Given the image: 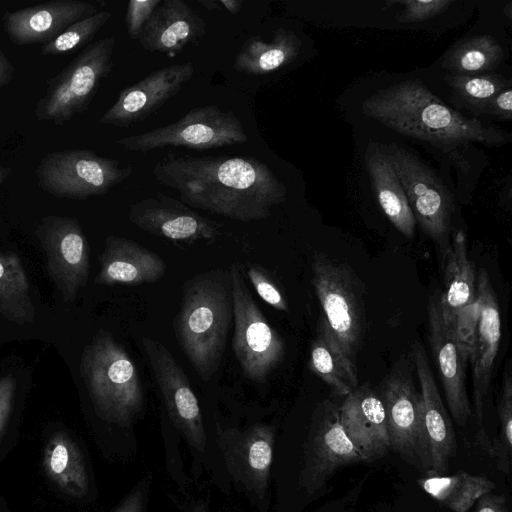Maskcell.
Instances as JSON below:
<instances>
[{
	"label": "cell",
	"mask_w": 512,
	"mask_h": 512,
	"mask_svg": "<svg viewBox=\"0 0 512 512\" xmlns=\"http://www.w3.org/2000/svg\"><path fill=\"white\" fill-rule=\"evenodd\" d=\"M246 273L263 301L280 311H288L287 300L268 271L256 263H247Z\"/></svg>",
	"instance_id": "cell-36"
},
{
	"label": "cell",
	"mask_w": 512,
	"mask_h": 512,
	"mask_svg": "<svg viewBox=\"0 0 512 512\" xmlns=\"http://www.w3.org/2000/svg\"><path fill=\"white\" fill-rule=\"evenodd\" d=\"M412 372V360L401 358L385 378L380 397L386 413L390 449L408 464L426 472L420 393Z\"/></svg>",
	"instance_id": "cell-15"
},
{
	"label": "cell",
	"mask_w": 512,
	"mask_h": 512,
	"mask_svg": "<svg viewBox=\"0 0 512 512\" xmlns=\"http://www.w3.org/2000/svg\"><path fill=\"white\" fill-rule=\"evenodd\" d=\"M168 416L185 439L193 457V473L207 464L209 439L202 411L190 381L168 349L149 336L141 339Z\"/></svg>",
	"instance_id": "cell-10"
},
{
	"label": "cell",
	"mask_w": 512,
	"mask_h": 512,
	"mask_svg": "<svg viewBox=\"0 0 512 512\" xmlns=\"http://www.w3.org/2000/svg\"><path fill=\"white\" fill-rule=\"evenodd\" d=\"M15 390L16 382L11 375L0 378V435L11 413Z\"/></svg>",
	"instance_id": "cell-41"
},
{
	"label": "cell",
	"mask_w": 512,
	"mask_h": 512,
	"mask_svg": "<svg viewBox=\"0 0 512 512\" xmlns=\"http://www.w3.org/2000/svg\"><path fill=\"white\" fill-rule=\"evenodd\" d=\"M241 269L239 264L228 269L233 297L232 349L243 374L264 383L283 360L285 344L254 301Z\"/></svg>",
	"instance_id": "cell-9"
},
{
	"label": "cell",
	"mask_w": 512,
	"mask_h": 512,
	"mask_svg": "<svg viewBox=\"0 0 512 512\" xmlns=\"http://www.w3.org/2000/svg\"><path fill=\"white\" fill-rule=\"evenodd\" d=\"M204 20L183 0H164L144 26L138 41L150 52L170 57L205 34Z\"/></svg>",
	"instance_id": "cell-24"
},
{
	"label": "cell",
	"mask_w": 512,
	"mask_h": 512,
	"mask_svg": "<svg viewBox=\"0 0 512 512\" xmlns=\"http://www.w3.org/2000/svg\"><path fill=\"white\" fill-rule=\"evenodd\" d=\"M478 319L470 362L473 372L474 414L478 424L477 440L490 454L491 440L483 427L485 404L501 339V318L497 296L486 270L477 279Z\"/></svg>",
	"instance_id": "cell-16"
},
{
	"label": "cell",
	"mask_w": 512,
	"mask_h": 512,
	"mask_svg": "<svg viewBox=\"0 0 512 512\" xmlns=\"http://www.w3.org/2000/svg\"><path fill=\"white\" fill-rule=\"evenodd\" d=\"M300 50V38L293 31L278 28L270 41L259 36L249 38L237 53L234 67L248 75L269 74L294 61Z\"/></svg>",
	"instance_id": "cell-28"
},
{
	"label": "cell",
	"mask_w": 512,
	"mask_h": 512,
	"mask_svg": "<svg viewBox=\"0 0 512 512\" xmlns=\"http://www.w3.org/2000/svg\"><path fill=\"white\" fill-rule=\"evenodd\" d=\"M219 3L222 8H225L231 14L239 13L242 6L241 0H220Z\"/></svg>",
	"instance_id": "cell-45"
},
{
	"label": "cell",
	"mask_w": 512,
	"mask_h": 512,
	"mask_svg": "<svg viewBox=\"0 0 512 512\" xmlns=\"http://www.w3.org/2000/svg\"><path fill=\"white\" fill-rule=\"evenodd\" d=\"M111 17L108 11H98L74 22L55 39L42 45L41 55L60 56L87 45Z\"/></svg>",
	"instance_id": "cell-33"
},
{
	"label": "cell",
	"mask_w": 512,
	"mask_h": 512,
	"mask_svg": "<svg viewBox=\"0 0 512 512\" xmlns=\"http://www.w3.org/2000/svg\"><path fill=\"white\" fill-rule=\"evenodd\" d=\"M80 372L98 416L130 428L144 407L139 371L111 333L98 331L84 347Z\"/></svg>",
	"instance_id": "cell-4"
},
{
	"label": "cell",
	"mask_w": 512,
	"mask_h": 512,
	"mask_svg": "<svg viewBox=\"0 0 512 512\" xmlns=\"http://www.w3.org/2000/svg\"><path fill=\"white\" fill-rule=\"evenodd\" d=\"M35 234L46 256L48 274L65 302H73L89 277L90 248L77 219L47 215Z\"/></svg>",
	"instance_id": "cell-14"
},
{
	"label": "cell",
	"mask_w": 512,
	"mask_h": 512,
	"mask_svg": "<svg viewBox=\"0 0 512 512\" xmlns=\"http://www.w3.org/2000/svg\"><path fill=\"white\" fill-rule=\"evenodd\" d=\"M339 418L347 437L367 461L379 459L390 450L384 405L369 383L357 386L344 398Z\"/></svg>",
	"instance_id": "cell-22"
},
{
	"label": "cell",
	"mask_w": 512,
	"mask_h": 512,
	"mask_svg": "<svg viewBox=\"0 0 512 512\" xmlns=\"http://www.w3.org/2000/svg\"><path fill=\"white\" fill-rule=\"evenodd\" d=\"M367 462L347 437L339 418V406L331 400L317 405L302 445L297 475L299 489L307 496L318 492L334 474L348 464Z\"/></svg>",
	"instance_id": "cell-13"
},
{
	"label": "cell",
	"mask_w": 512,
	"mask_h": 512,
	"mask_svg": "<svg viewBox=\"0 0 512 512\" xmlns=\"http://www.w3.org/2000/svg\"><path fill=\"white\" fill-rule=\"evenodd\" d=\"M447 83L472 111L476 112L501 90L509 87V82L497 74L453 75L445 77Z\"/></svg>",
	"instance_id": "cell-34"
},
{
	"label": "cell",
	"mask_w": 512,
	"mask_h": 512,
	"mask_svg": "<svg viewBox=\"0 0 512 512\" xmlns=\"http://www.w3.org/2000/svg\"><path fill=\"white\" fill-rule=\"evenodd\" d=\"M233 320L229 270L215 269L186 280L175 335L200 378L208 381L219 369Z\"/></svg>",
	"instance_id": "cell-3"
},
{
	"label": "cell",
	"mask_w": 512,
	"mask_h": 512,
	"mask_svg": "<svg viewBox=\"0 0 512 512\" xmlns=\"http://www.w3.org/2000/svg\"><path fill=\"white\" fill-rule=\"evenodd\" d=\"M402 12L397 19L402 23L421 22L444 12L452 3V0H405Z\"/></svg>",
	"instance_id": "cell-37"
},
{
	"label": "cell",
	"mask_w": 512,
	"mask_h": 512,
	"mask_svg": "<svg viewBox=\"0 0 512 512\" xmlns=\"http://www.w3.org/2000/svg\"><path fill=\"white\" fill-rule=\"evenodd\" d=\"M363 112L400 134L441 148L471 142L501 146L510 140L506 131L448 107L419 80H406L376 92L364 101Z\"/></svg>",
	"instance_id": "cell-2"
},
{
	"label": "cell",
	"mask_w": 512,
	"mask_h": 512,
	"mask_svg": "<svg viewBox=\"0 0 512 512\" xmlns=\"http://www.w3.org/2000/svg\"><path fill=\"white\" fill-rule=\"evenodd\" d=\"M162 0H130L127 4L125 24L132 40H138L144 26Z\"/></svg>",
	"instance_id": "cell-38"
},
{
	"label": "cell",
	"mask_w": 512,
	"mask_h": 512,
	"mask_svg": "<svg viewBox=\"0 0 512 512\" xmlns=\"http://www.w3.org/2000/svg\"><path fill=\"white\" fill-rule=\"evenodd\" d=\"M11 173V167L0 165V189L4 181L8 178Z\"/></svg>",
	"instance_id": "cell-47"
},
{
	"label": "cell",
	"mask_w": 512,
	"mask_h": 512,
	"mask_svg": "<svg viewBox=\"0 0 512 512\" xmlns=\"http://www.w3.org/2000/svg\"><path fill=\"white\" fill-rule=\"evenodd\" d=\"M183 512H211L203 501L192 500L181 505Z\"/></svg>",
	"instance_id": "cell-44"
},
{
	"label": "cell",
	"mask_w": 512,
	"mask_h": 512,
	"mask_svg": "<svg viewBox=\"0 0 512 512\" xmlns=\"http://www.w3.org/2000/svg\"><path fill=\"white\" fill-rule=\"evenodd\" d=\"M411 360L420 386V415L426 473L442 474L455 451L452 422L440 396L426 350L415 341Z\"/></svg>",
	"instance_id": "cell-17"
},
{
	"label": "cell",
	"mask_w": 512,
	"mask_h": 512,
	"mask_svg": "<svg viewBox=\"0 0 512 512\" xmlns=\"http://www.w3.org/2000/svg\"><path fill=\"white\" fill-rule=\"evenodd\" d=\"M116 40L110 36L89 44L48 79L44 95L35 104L36 118L62 126L84 113L112 70Z\"/></svg>",
	"instance_id": "cell-6"
},
{
	"label": "cell",
	"mask_w": 512,
	"mask_h": 512,
	"mask_svg": "<svg viewBox=\"0 0 512 512\" xmlns=\"http://www.w3.org/2000/svg\"><path fill=\"white\" fill-rule=\"evenodd\" d=\"M498 417L500 431L498 436L491 440L490 455L495 457L498 468L508 474L512 456V378L509 371H506L503 377Z\"/></svg>",
	"instance_id": "cell-35"
},
{
	"label": "cell",
	"mask_w": 512,
	"mask_h": 512,
	"mask_svg": "<svg viewBox=\"0 0 512 512\" xmlns=\"http://www.w3.org/2000/svg\"><path fill=\"white\" fill-rule=\"evenodd\" d=\"M312 285L327 321L345 357L356 366L361 348L365 310L360 280L344 262L324 253L311 262Z\"/></svg>",
	"instance_id": "cell-7"
},
{
	"label": "cell",
	"mask_w": 512,
	"mask_h": 512,
	"mask_svg": "<svg viewBox=\"0 0 512 512\" xmlns=\"http://www.w3.org/2000/svg\"><path fill=\"white\" fill-rule=\"evenodd\" d=\"M475 504V512H510L505 496L492 492L480 497Z\"/></svg>",
	"instance_id": "cell-42"
},
{
	"label": "cell",
	"mask_w": 512,
	"mask_h": 512,
	"mask_svg": "<svg viewBox=\"0 0 512 512\" xmlns=\"http://www.w3.org/2000/svg\"><path fill=\"white\" fill-rule=\"evenodd\" d=\"M477 114H488L499 120L512 119V89L507 87L493 96L485 105L476 111Z\"/></svg>",
	"instance_id": "cell-40"
},
{
	"label": "cell",
	"mask_w": 512,
	"mask_h": 512,
	"mask_svg": "<svg viewBox=\"0 0 512 512\" xmlns=\"http://www.w3.org/2000/svg\"><path fill=\"white\" fill-rule=\"evenodd\" d=\"M0 314L19 325L31 324L35 319L25 269L12 251L0 250Z\"/></svg>",
	"instance_id": "cell-31"
},
{
	"label": "cell",
	"mask_w": 512,
	"mask_h": 512,
	"mask_svg": "<svg viewBox=\"0 0 512 512\" xmlns=\"http://www.w3.org/2000/svg\"><path fill=\"white\" fill-rule=\"evenodd\" d=\"M153 175L188 206L242 222L267 218L287 196L286 186L253 157L170 154L154 166Z\"/></svg>",
	"instance_id": "cell-1"
},
{
	"label": "cell",
	"mask_w": 512,
	"mask_h": 512,
	"mask_svg": "<svg viewBox=\"0 0 512 512\" xmlns=\"http://www.w3.org/2000/svg\"><path fill=\"white\" fill-rule=\"evenodd\" d=\"M128 218L141 230L175 243L213 242L220 234L216 222L163 194L133 203Z\"/></svg>",
	"instance_id": "cell-19"
},
{
	"label": "cell",
	"mask_w": 512,
	"mask_h": 512,
	"mask_svg": "<svg viewBox=\"0 0 512 512\" xmlns=\"http://www.w3.org/2000/svg\"><path fill=\"white\" fill-rule=\"evenodd\" d=\"M247 141L245 128L232 111L205 105L191 109L174 123L122 137L116 143L130 152H148L167 146L207 150Z\"/></svg>",
	"instance_id": "cell-11"
},
{
	"label": "cell",
	"mask_w": 512,
	"mask_h": 512,
	"mask_svg": "<svg viewBox=\"0 0 512 512\" xmlns=\"http://www.w3.org/2000/svg\"><path fill=\"white\" fill-rule=\"evenodd\" d=\"M420 487L452 512H468L496 486L488 478L458 471L452 475L431 474L418 480Z\"/></svg>",
	"instance_id": "cell-30"
},
{
	"label": "cell",
	"mask_w": 512,
	"mask_h": 512,
	"mask_svg": "<svg viewBox=\"0 0 512 512\" xmlns=\"http://www.w3.org/2000/svg\"><path fill=\"white\" fill-rule=\"evenodd\" d=\"M132 172L130 165L122 166L116 159L84 149L50 152L35 170L38 186L43 191L55 197L78 200L106 194Z\"/></svg>",
	"instance_id": "cell-12"
},
{
	"label": "cell",
	"mask_w": 512,
	"mask_h": 512,
	"mask_svg": "<svg viewBox=\"0 0 512 512\" xmlns=\"http://www.w3.org/2000/svg\"><path fill=\"white\" fill-rule=\"evenodd\" d=\"M43 466L57 486L75 498L88 492V477L83 456L76 443L62 431L56 432L44 448Z\"/></svg>",
	"instance_id": "cell-29"
},
{
	"label": "cell",
	"mask_w": 512,
	"mask_h": 512,
	"mask_svg": "<svg viewBox=\"0 0 512 512\" xmlns=\"http://www.w3.org/2000/svg\"><path fill=\"white\" fill-rule=\"evenodd\" d=\"M428 338L450 413L456 423L464 427L472 415L466 385L468 360L434 298L428 305Z\"/></svg>",
	"instance_id": "cell-20"
},
{
	"label": "cell",
	"mask_w": 512,
	"mask_h": 512,
	"mask_svg": "<svg viewBox=\"0 0 512 512\" xmlns=\"http://www.w3.org/2000/svg\"><path fill=\"white\" fill-rule=\"evenodd\" d=\"M97 8L80 0H51L7 11L3 28L16 45L46 44L74 22L97 13Z\"/></svg>",
	"instance_id": "cell-21"
},
{
	"label": "cell",
	"mask_w": 512,
	"mask_h": 512,
	"mask_svg": "<svg viewBox=\"0 0 512 512\" xmlns=\"http://www.w3.org/2000/svg\"><path fill=\"white\" fill-rule=\"evenodd\" d=\"M150 483L149 477L138 481L113 512H145Z\"/></svg>",
	"instance_id": "cell-39"
},
{
	"label": "cell",
	"mask_w": 512,
	"mask_h": 512,
	"mask_svg": "<svg viewBox=\"0 0 512 512\" xmlns=\"http://www.w3.org/2000/svg\"><path fill=\"white\" fill-rule=\"evenodd\" d=\"M443 284L438 305L443 319L453 328L456 317L477 304L474 264L468 256L467 238L462 230L453 232L445 251Z\"/></svg>",
	"instance_id": "cell-25"
},
{
	"label": "cell",
	"mask_w": 512,
	"mask_h": 512,
	"mask_svg": "<svg viewBox=\"0 0 512 512\" xmlns=\"http://www.w3.org/2000/svg\"><path fill=\"white\" fill-rule=\"evenodd\" d=\"M213 428L214 445L228 481L244 494L256 512H270L277 425L262 420L237 424L216 418Z\"/></svg>",
	"instance_id": "cell-5"
},
{
	"label": "cell",
	"mask_w": 512,
	"mask_h": 512,
	"mask_svg": "<svg viewBox=\"0 0 512 512\" xmlns=\"http://www.w3.org/2000/svg\"><path fill=\"white\" fill-rule=\"evenodd\" d=\"M193 73L192 62L154 70L137 83L125 87L99 118V123L128 128L144 121L173 98Z\"/></svg>",
	"instance_id": "cell-18"
},
{
	"label": "cell",
	"mask_w": 512,
	"mask_h": 512,
	"mask_svg": "<svg viewBox=\"0 0 512 512\" xmlns=\"http://www.w3.org/2000/svg\"><path fill=\"white\" fill-rule=\"evenodd\" d=\"M405 191L416 224L445 253L455 210L452 194L417 155L395 143L380 147Z\"/></svg>",
	"instance_id": "cell-8"
},
{
	"label": "cell",
	"mask_w": 512,
	"mask_h": 512,
	"mask_svg": "<svg viewBox=\"0 0 512 512\" xmlns=\"http://www.w3.org/2000/svg\"><path fill=\"white\" fill-rule=\"evenodd\" d=\"M14 77V66L4 53L0 43V88L11 83Z\"/></svg>",
	"instance_id": "cell-43"
},
{
	"label": "cell",
	"mask_w": 512,
	"mask_h": 512,
	"mask_svg": "<svg viewBox=\"0 0 512 512\" xmlns=\"http://www.w3.org/2000/svg\"><path fill=\"white\" fill-rule=\"evenodd\" d=\"M365 159L381 209L401 234L412 239L416 221L396 172L377 144L371 143Z\"/></svg>",
	"instance_id": "cell-26"
},
{
	"label": "cell",
	"mask_w": 512,
	"mask_h": 512,
	"mask_svg": "<svg viewBox=\"0 0 512 512\" xmlns=\"http://www.w3.org/2000/svg\"><path fill=\"white\" fill-rule=\"evenodd\" d=\"M501 45L490 35L456 43L444 56L443 67L453 75H482L496 69L503 58Z\"/></svg>",
	"instance_id": "cell-32"
},
{
	"label": "cell",
	"mask_w": 512,
	"mask_h": 512,
	"mask_svg": "<svg viewBox=\"0 0 512 512\" xmlns=\"http://www.w3.org/2000/svg\"><path fill=\"white\" fill-rule=\"evenodd\" d=\"M99 261L95 282L107 286L154 283L167 270L165 261L156 252L136 241L112 235L106 238Z\"/></svg>",
	"instance_id": "cell-23"
},
{
	"label": "cell",
	"mask_w": 512,
	"mask_h": 512,
	"mask_svg": "<svg viewBox=\"0 0 512 512\" xmlns=\"http://www.w3.org/2000/svg\"><path fill=\"white\" fill-rule=\"evenodd\" d=\"M308 365L338 396L346 397L358 386L356 366L343 354L323 316L310 346Z\"/></svg>",
	"instance_id": "cell-27"
},
{
	"label": "cell",
	"mask_w": 512,
	"mask_h": 512,
	"mask_svg": "<svg viewBox=\"0 0 512 512\" xmlns=\"http://www.w3.org/2000/svg\"><path fill=\"white\" fill-rule=\"evenodd\" d=\"M198 2L209 11L222 9L219 1L216 0H198Z\"/></svg>",
	"instance_id": "cell-46"
}]
</instances>
